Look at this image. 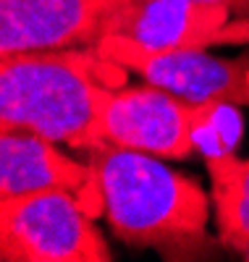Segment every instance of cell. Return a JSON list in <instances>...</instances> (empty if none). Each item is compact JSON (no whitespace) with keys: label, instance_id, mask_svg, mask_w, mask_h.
<instances>
[{"label":"cell","instance_id":"6da1fadb","mask_svg":"<svg viewBox=\"0 0 249 262\" xmlns=\"http://www.w3.org/2000/svg\"><path fill=\"white\" fill-rule=\"evenodd\" d=\"M121 81V66L97 48L0 55V128L97 149L100 116Z\"/></svg>","mask_w":249,"mask_h":262},{"label":"cell","instance_id":"7a4b0ae2","mask_svg":"<svg viewBox=\"0 0 249 262\" xmlns=\"http://www.w3.org/2000/svg\"><path fill=\"white\" fill-rule=\"evenodd\" d=\"M102 212L131 247H152L165 259L213 254L208 236L210 202L194 179L171 170L160 158L123 147L89 149Z\"/></svg>","mask_w":249,"mask_h":262},{"label":"cell","instance_id":"3957f363","mask_svg":"<svg viewBox=\"0 0 249 262\" xmlns=\"http://www.w3.org/2000/svg\"><path fill=\"white\" fill-rule=\"evenodd\" d=\"M231 105L194 102L163 86L142 84L113 92L100 116V147L137 149L163 160H184L199 147V137Z\"/></svg>","mask_w":249,"mask_h":262},{"label":"cell","instance_id":"277c9868","mask_svg":"<svg viewBox=\"0 0 249 262\" xmlns=\"http://www.w3.org/2000/svg\"><path fill=\"white\" fill-rule=\"evenodd\" d=\"M0 257L6 262H110L92 215L69 191L0 200Z\"/></svg>","mask_w":249,"mask_h":262},{"label":"cell","instance_id":"5b68a950","mask_svg":"<svg viewBox=\"0 0 249 262\" xmlns=\"http://www.w3.org/2000/svg\"><path fill=\"white\" fill-rule=\"evenodd\" d=\"M97 53L144 81L194 102L249 105V63L223 60L205 50H150L121 34H105Z\"/></svg>","mask_w":249,"mask_h":262},{"label":"cell","instance_id":"8992f818","mask_svg":"<svg viewBox=\"0 0 249 262\" xmlns=\"http://www.w3.org/2000/svg\"><path fill=\"white\" fill-rule=\"evenodd\" d=\"M105 34H121L150 50H205L246 45L249 16L199 0H123L110 11Z\"/></svg>","mask_w":249,"mask_h":262},{"label":"cell","instance_id":"52a82bcc","mask_svg":"<svg viewBox=\"0 0 249 262\" xmlns=\"http://www.w3.org/2000/svg\"><path fill=\"white\" fill-rule=\"evenodd\" d=\"M123 0H0V55L95 48Z\"/></svg>","mask_w":249,"mask_h":262},{"label":"cell","instance_id":"ba28073f","mask_svg":"<svg viewBox=\"0 0 249 262\" xmlns=\"http://www.w3.org/2000/svg\"><path fill=\"white\" fill-rule=\"evenodd\" d=\"M34 191H69L92 217L102 210L100 179L92 163L58 152L53 139L32 131L0 128V200Z\"/></svg>","mask_w":249,"mask_h":262},{"label":"cell","instance_id":"9c48e42d","mask_svg":"<svg viewBox=\"0 0 249 262\" xmlns=\"http://www.w3.org/2000/svg\"><path fill=\"white\" fill-rule=\"evenodd\" d=\"M223 118L202 131L199 147L213 181L218 236L225 247L246 254L249 252V158L241 160L234 155L236 137L234 134L225 137L229 128L223 131Z\"/></svg>","mask_w":249,"mask_h":262},{"label":"cell","instance_id":"30bf717a","mask_svg":"<svg viewBox=\"0 0 249 262\" xmlns=\"http://www.w3.org/2000/svg\"><path fill=\"white\" fill-rule=\"evenodd\" d=\"M199 3H213V6H225L231 13L249 16V0H199Z\"/></svg>","mask_w":249,"mask_h":262}]
</instances>
